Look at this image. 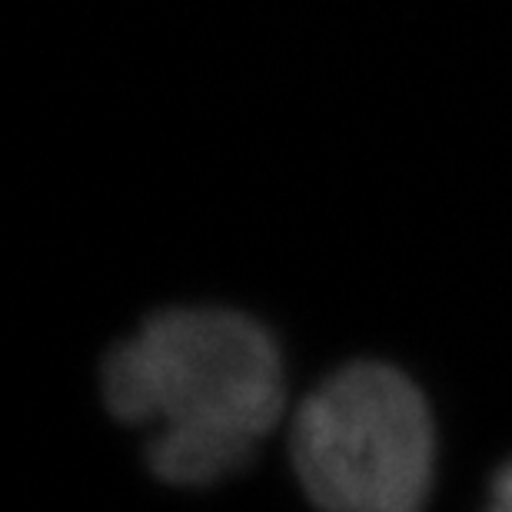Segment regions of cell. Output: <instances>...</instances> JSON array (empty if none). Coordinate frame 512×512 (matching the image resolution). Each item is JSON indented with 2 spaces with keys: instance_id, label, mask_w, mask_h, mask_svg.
<instances>
[{
  "instance_id": "6da1fadb",
  "label": "cell",
  "mask_w": 512,
  "mask_h": 512,
  "mask_svg": "<svg viewBox=\"0 0 512 512\" xmlns=\"http://www.w3.org/2000/svg\"><path fill=\"white\" fill-rule=\"evenodd\" d=\"M104 399L120 423L153 426V476L210 486L237 473L283 419V356L273 336L237 310H163L110 350Z\"/></svg>"
},
{
  "instance_id": "7a4b0ae2",
  "label": "cell",
  "mask_w": 512,
  "mask_h": 512,
  "mask_svg": "<svg viewBox=\"0 0 512 512\" xmlns=\"http://www.w3.org/2000/svg\"><path fill=\"white\" fill-rule=\"evenodd\" d=\"M290 459L320 512H423L436 459L429 406L393 366H343L296 406Z\"/></svg>"
},
{
  "instance_id": "3957f363",
  "label": "cell",
  "mask_w": 512,
  "mask_h": 512,
  "mask_svg": "<svg viewBox=\"0 0 512 512\" xmlns=\"http://www.w3.org/2000/svg\"><path fill=\"white\" fill-rule=\"evenodd\" d=\"M486 512H512V463L503 466L493 479V499Z\"/></svg>"
}]
</instances>
